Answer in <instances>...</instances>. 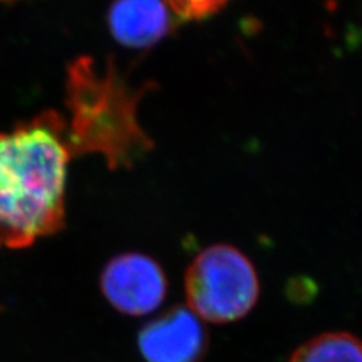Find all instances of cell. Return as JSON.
<instances>
[{
    "label": "cell",
    "instance_id": "cell-6",
    "mask_svg": "<svg viewBox=\"0 0 362 362\" xmlns=\"http://www.w3.org/2000/svg\"><path fill=\"white\" fill-rule=\"evenodd\" d=\"M171 26V9L165 0H115L109 11L112 35L130 49L153 47Z\"/></svg>",
    "mask_w": 362,
    "mask_h": 362
},
{
    "label": "cell",
    "instance_id": "cell-5",
    "mask_svg": "<svg viewBox=\"0 0 362 362\" xmlns=\"http://www.w3.org/2000/svg\"><path fill=\"white\" fill-rule=\"evenodd\" d=\"M139 347L148 362H197L206 347V332L194 313L177 308L145 327Z\"/></svg>",
    "mask_w": 362,
    "mask_h": 362
},
{
    "label": "cell",
    "instance_id": "cell-2",
    "mask_svg": "<svg viewBox=\"0 0 362 362\" xmlns=\"http://www.w3.org/2000/svg\"><path fill=\"white\" fill-rule=\"evenodd\" d=\"M138 100L139 94L112 66L98 70L93 61H76L68 70L66 101L71 119L65 122L71 153H98L117 168L132 165L148 151L153 144L136 118Z\"/></svg>",
    "mask_w": 362,
    "mask_h": 362
},
{
    "label": "cell",
    "instance_id": "cell-3",
    "mask_svg": "<svg viewBox=\"0 0 362 362\" xmlns=\"http://www.w3.org/2000/svg\"><path fill=\"white\" fill-rule=\"evenodd\" d=\"M258 294L259 282L252 263L228 245L207 247L186 274L189 310L211 323L242 319L254 308Z\"/></svg>",
    "mask_w": 362,
    "mask_h": 362
},
{
    "label": "cell",
    "instance_id": "cell-4",
    "mask_svg": "<svg viewBox=\"0 0 362 362\" xmlns=\"http://www.w3.org/2000/svg\"><path fill=\"white\" fill-rule=\"evenodd\" d=\"M101 290L118 311L129 315L150 314L166 294V278L154 259L142 254L115 257L101 275Z\"/></svg>",
    "mask_w": 362,
    "mask_h": 362
},
{
    "label": "cell",
    "instance_id": "cell-7",
    "mask_svg": "<svg viewBox=\"0 0 362 362\" xmlns=\"http://www.w3.org/2000/svg\"><path fill=\"white\" fill-rule=\"evenodd\" d=\"M288 362H362V341L347 332H327L302 344Z\"/></svg>",
    "mask_w": 362,
    "mask_h": 362
},
{
    "label": "cell",
    "instance_id": "cell-1",
    "mask_svg": "<svg viewBox=\"0 0 362 362\" xmlns=\"http://www.w3.org/2000/svg\"><path fill=\"white\" fill-rule=\"evenodd\" d=\"M71 156L56 112L0 132V247H26L61 230Z\"/></svg>",
    "mask_w": 362,
    "mask_h": 362
},
{
    "label": "cell",
    "instance_id": "cell-8",
    "mask_svg": "<svg viewBox=\"0 0 362 362\" xmlns=\"http://www.w3.org/2000/svg\"><path fill=\"white\" fill-rule=\"evenodd\" d=\"M169 9L185 20H202L219 11L230 0H165Z\"/></svg>",
    "mask_w": 362,
    "mask_h": 362
}]
</instances>
